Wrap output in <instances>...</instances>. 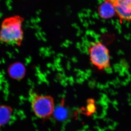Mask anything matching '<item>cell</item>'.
Segmentation results:
<instances>
[{
    "instance_id": "obj_3",
    "label": "cell",
    "mask_w": 131,
    "mask_h": 131,
    "mask_svg": "<svg viewBox=\"0 0 131 131\" xmlns=\"http://www.w3.org/2000/svg\"><path fill=\"white\" fill-rule=\"evenodd\" d=\"M88 53L91 63L99 70L110 67V56L107 47L101 42H93L90 44Z\"/></svg>"
},
{
    "instance_id": "obj_5",
    "label": "cell",
    "mask_w": 131,
    "mask_h": 131,
    "mask_svg": "<svg viewBox=\"0 0 131 131\" xmlns=\"http://www.w3.org/2000/svg\"><path fill=\"white\" fill-rule=\"evenodd\" d=\"M10 76L14 79L20 80L25 75L26 69L22 64L17 62L11 65L8 69Z\"/></svg>"
},
{
    "instance_id": "obj_7",
    "label": "cell",
    "mask_w": 131,
    "mask_h": 131,
    "mask_svg": "<svg viewBox=\"0 0 131 131\" xmlns=\"http://www.w3.org/2000/svg\"><path fill=\"white\" fill-rule=\"evenodd\" d=\"M13 108L9 106L0 105V127L7 124L13 115Z\"/></svg>"
},
{
    "instance_id": "obj_9",
    "label": "cell",
    "mask_w": 131,
    "mask_h": 131,
    "mask_svg": "<svg viewBox=\"0 0 131 131\" xmlns=\"http://www.w3.org/2000/svg\"><path fill=\"white\" fill-rule=\"evenodd\" d=\"M93 100H88L87 110L88 114H90L94 113L95 110V107Z\"/></svg>"
},
{
    "instance_id": "obj_6",
    "label": "cell",
    "mask_w": 131,
    "mask_h": 131,
    "mask_svg": "<svg viewBox=\"0 0 131 131\" xmlns=\"http://www.w3.org/2000/svg\"><path fill=\"white\" fill-rule=\"evenodd\" d=\"M98 11L100 16L103 19L110 18L116 13L113 6L105 0L99 6Z\"/></svg>"
},
{
    "instance_id": "obj_8",
    "label": "cell",
    "mask_w": 131,
    "mask_h": 131,
    "mask_svg": "<svg viewBox=\"0 0 131 131\" xmlns=\"http://www.w3.org/2000/svg\"><path fill=\"white\" fill-rule=\"evenodd\" d=\"M55 119L60 121H63L67 119L68 115V112L67 108L64 107L63 102L58 106L54 109L53 112Z\"/></svg>"
},
{
    "instance_id": "obj_1",
    "label": "cell",
    "mask_w": 131,
    "mask_h": 131,
    "mask_svg": "<svg viewBox=\"0 0 131 131\" xmlns=\"http://www.w3.org/2000/svg\"><path fill=\"white\" fill-rule=\"evenodd\" d=\"M24 18L18 15L9 17L3 21L0 30V43L20 46L24 39L22 23Z\"/></svg>"
},
{
    "instance_id": "obj_2",
    "label": "cell",
    "mask_w": 131,
    "mask_h": 131,
    "mask_svg": "<svg viewBox=\"0 0 131 131\" xmlns=\"http://www.w3.org/2000/svg\"><path fill=\"white\" fill-rule=\"evenodd\" d=\"M29 99L33 111L37 117L43 119L50 118L55 109L54 100L52 96L39 95L31 91Z\"/></svg>"
},
{
    "instance_id": "obj_4",
    "label": "cell",
    "mask_w": 131,
    "mask_h": 131,
    "mask_svg": "<svg viewBox=\"0 0 131 131\" xmlns=\"http://www.w3.org/2000/svg\"><path fill=\"white\" fill-rule=\"evenodd\" d=\"M113 6L121 20L131 21V0H105Z\"/></svg>"
}]
</instances>
